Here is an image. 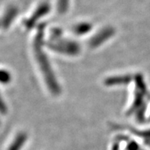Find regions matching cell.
<instances>
[{
  "instance_id": "1",
  "label": "cell",
  "mask_w": 150,
  "mask_h": 150,
  "mask_svg": "<svg viewBox=\"0 0 150 150\" xmlns=\"http://www.w3.org/2000/svg\"><path fill=\"white\" fill-rule=\"evenodd\" d=\"M36 52H37L38 61L39 62L42 71H43L47 85L49 86V89L51 90L52 93H58L60 92V88L58 87L55 77L54 76L52 68L50 67L49 62L47 61L45 54L39 48H37Z\"/></svg>"
},
{
  "instance_id": "2",
  "label": "cell",
  "mask_w": 150,
  "mask_h": 150,
  "mask_svg": "<svg viewBox=\"0 0 150 150\" xmlns=\"http://www.w3.org/2000/svg\"><path fill=\"white\" fill-rule=\"evenodd\" d=\"M54 48H55L57 51H61L60 52H65L71 54H77L79 51V47L77 46V45L67 42L57 44L55 45H54Z\"/></svg>"
},
{
  "instance_id": "3",
  "label": "cell",
  "mask_w": 150,
  "mask_h": 150,
  "mask_svg": "<svg viewBox=\"0 0 150 150\" xmlns=\"http://www.w3.org/2000/svg\"><path fill=\"white\" fill-rule=\"evenodd\" d=\"M112 35H113V31L111 28H108V29H106L104 31H102L101 32H100V34L97 35L93 38L92 42H91V45L93 47L98 46V45L103 43L108 38H110Z\"/></svg>"
},
{
  "instance_id": "4",
  "label": "cell",
  "mask_w": 150,
  "mask_h": 150,
  "mask_svg": "<svg viewBox=\"0 0 150 150\" xmlns=\"http://www.w3.org/2000/svg\"><path fill=\"white\" fill-rule=\"evenodd\" d=\"M91 29V27L88 25H86V24H83L82 25H80V27L78 26L77 28H76V32L78 35H82V34H85L87 32H88L89 30Z\"/></svg>"
}]
</instances>
